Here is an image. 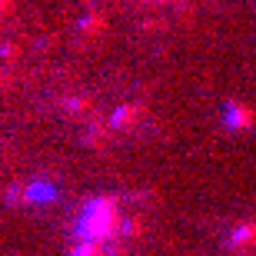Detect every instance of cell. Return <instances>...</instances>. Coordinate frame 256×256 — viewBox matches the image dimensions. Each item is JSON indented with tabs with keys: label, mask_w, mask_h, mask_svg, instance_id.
<instances>
[{
	"label": "cell",
	"mask_w": 256,
	"mask_h": 256,
	"mask_svg": "<svg viewBox=\"0 0 256 256\" xmlns=\"http://www.w3.org/2000/svg\"><path fill=\"white\" fill-rule=\"evenodd\" d=\"M4 4H7V0H0V10H4Z\"/></svg>",
	"instance_id": "1"
}]
</instances>
